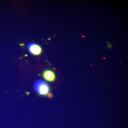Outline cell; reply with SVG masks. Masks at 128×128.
<instances>
[{
    "instance_id": "obj_3",
    "label": "cell",
    "mask_w": 128,
    "mask_h": 128,
    "mask_svg": "<svg viewBox=\"0 0 128 128\" xmlns=\"http://www.w3.org/2000/svg\"><path fill=\"white\" fill-rule=\"evenodd\" d=\"M43 76L44 80L49 82H53L56 79L55 74L51 70H44L43 73Z\"/></svg>"
},
{
    "instance_id": "obj_2",
    "label": "cell",
    "mask_w": 128,
    "mask_h": 128,
    "mask_svg": "<svg viewBox=\"0 0 128 128\" xmlns=\"http://www.w3.org/2000/svg\"><path fill=\"white\" fill-rule=\"evenodd\" d=\"M28 49L31 54L36 56L40 55L42 51L41 46L34 43H31L28 44Z\"/></svg>"
},
{
    "instance_id": "obj_1",
    "label": "cell",
    "mask_w": 128,
    "mask_h": 128,
    "mask_svg": "<svg viewBox=\"0 0 128 128\" xmlns=\"http://www.w3.org/2000/svg\"><path fill=\"white\" fill-rule=\"evenodd\" d=\"M34 88L35 91L41 96L48 95L50 91L49 86L43 81L40 80H36L34 83Z\"/></svg>"
},
{
    "instance_id": "obj_4",
    "label": "cell",
    "mask_w": 128,
    "mask_h": 128,
    "mask_svg": "<svg viewBox=\"0 0 128 128\" xmlns=\"http://www.w3.org/2000/svg\"><path fill=\"white\" fill-rule=\"evenodd\" d=\"M48 96L49 98H52V95L50 93H48Z\"/></svg>"
}]
</instances>
